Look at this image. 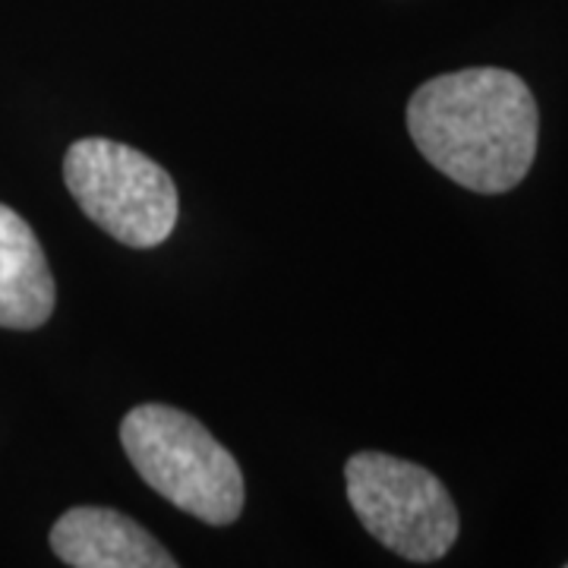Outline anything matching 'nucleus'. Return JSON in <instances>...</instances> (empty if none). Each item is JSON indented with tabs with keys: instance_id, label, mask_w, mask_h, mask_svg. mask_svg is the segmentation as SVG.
<instances>
[{
	"instance_id": "f257e3e1",
	"label": "nucleus",
	"mask_w": 568,
	"mask_h": 568,
	"mask_svg": "<svg viewBox=\"0 0 568 568\" xmlns=\"http://www.w3.org/2000/svg\"><path fill=\"white\" fill-rule=\"evenodd\" d=\"M407 133L443 178L470 193H508L537 159L540 111L528 82L496 67L424 82L407 102Z\"/></svg>"
},
{
	"instance_id": "f03ea898",
	"label": "nucleus",
	"mask_w": 568,
	"mask_h": 568,
	"mask_svg": "<svg viewBox=\"0 0 568 568\" xmlns=\"http://www.w3.org/2000/svg\"><path fill=\"white\" fill-rule=\"evenodd\" d=\"M121 446L145 487L212 528H227L246 503L237 458L193 414L136 405L121 420Z\"/></svg>"
},
{
	"instance_id": "7ed1b4c3",
	"label": "nucleus",
	"mask_w": 568,
	"mask_h": 568,
	"mask_svg": "<svg viewBox=\"0 0 568 568\" xmlns=\"http://www.w3.org/2000/svg\"><path fill=\"white\" fill-rule=\"evenodd\" d=\"M63 183L82 215L133 250L164 244L181 215L178 186L162 164L123 142L85 136L63 155Z\"/></svg>"
},
{
	"instance_id": "20e7f679",
	"label": "nucleus",
	"mask_w": 568,
	"mask_h": 568,
	"mask_svg": "<svg viewBox=\"0 0 568 568\" xmlns=\"http://www.w3.org/2000/svg\"><path fill=\"white\" fill-rule=\"evenodd\" d=\"M347 503L369 537L407 562L429 566L455 547L462 518L443 480L386 452H357L345 465Z\"/></svg>"
},
{
	"instance_id": "39448f33",
	"label": "nucleus",
	"mask_w": 568,
	"mask_h": 568,
	"mask_svg": "<svg viewBox=\"0 0 568 568\" xmlns=\"http://www.w3.org/2000/svg\"><path fill=\"white\" fill-rule=\"evenodd\" d=\"M51 549L73 568H174L178 559L130 515L102 506L63 511L51 528Z\"/></svg>"
},
{
	"instance_id": "423d86ee",
	"label": "nucleus",
	"mask_w": 568,
	"mask_h": 568,
	"mask_svg": "<svg viewBox=\"0 0 568 568\" xmlns=\"http://www.w3.org/2000/svg\"><path fill=\"white\" fill-rule=\"evenodd\" d=\"M58 287L36 231L0 203V328L29 332L51 320Z\"/></svg>"
}]
</instances>
